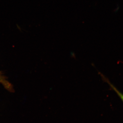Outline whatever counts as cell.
Instances as JSON below:
<instances>
[{"mask_svg":"<svg viewBox=\"0 0 123 123\" xmlns=\"http://www.w3.org/2000/svg\"><path fill=\"white\" fill-rule=\"evenodd\" d=\"M100 76L101 77V78L104 81L106 82L109 86H110V88H111V89L113 90H114V91L116 93V94L117 95V96H118V97L120 98V99L122 100V102H123V93L122 92L119 91L111 82L110 81L109 79H108L107 77H105V76H104V75L103 74L101 73L100 72H98Z\"/></svg>","mask_w":123,"mask_h":123,"instance_id":"6da1fadb","label":"cell"},{"mask_svg":"<svg viewBox=\"0 0 123 123\" xmlns=\"http://www.w3.org/2000/svg\"><path fill=\"white\" fill-rule=\"evenodd\" d=\"M0 83H1L7 90L10 92L13 91V86L6 79V78L2 75L1 72H0Z\"/></svg>","mask_w":123,"mask_h":123,"instance_id":"7a4b0ae2","label":"cell"}]
</instances>
